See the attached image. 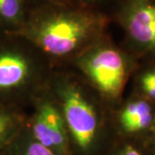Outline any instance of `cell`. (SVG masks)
<instances>
[{"instance_id": "cell-2", "label": "cell", "mask_w": 155, "mask_h": 155, "mask_svg": "<svg viewBox=\"0 0 155 155\" xmlns=\"http://www.w3.org/2000/svg\"><path fill=\"white\" fill-rule=\"evenodd\" d=\"M135 58L128 51L107 42L86 50L78 64L84 74L105 99H121L127 80L136 69Z\"/></svg>"}, {"instance_id": "cell-11", "label": "cell", "mask_w": 155, "mask_h": 155, "mask_svg": "<svg viewBox=\"0 0 155 155\" xmlns=\"http://www.w3.org/2000/svg\"><path fill=\"white\" fill-rule=\"evenodd\" d=\"M136 75L135 85L137 94L155 104V60H150Z\"/></svg>"}, {"instance_id": "cell-12", "label": "cell", "mask_w": 155, "mask_h": 155, "mask_svg": "<svg viewBox=\"0 0 155 155\" xmlns=\"http://www.w3.org/2000/svg\"><path fill=\"white\" fill-rule=\"evenodd\" d=\"M110 155H150L144 146L136 141L123 140Z\"/></svg>"}, {"instance_id": "cell-14", "label": "cell", "mask_w": 155, "mask_h": 155, "mask_svg": "<svg viewBox=\"0 0 155 155\" xmlns=\"http://www.w3.org/2000/svg\"><path fill=\"white\" fill-rule=\"evenodd\" d=\"M0 155H4V154H2V153H0Z\"/></svg>"}, {"instance_id": "cell-13", "label": "cell", "mask_w": 155, "mask_h": 155, "mask_svg": "<svg viewBox=\"0 0 155 155\" xmlns=\"http://www.w3.org/2000/svg\"><path fill=\"white\" fill-rule=\"evenodd\" d=\"M143 146L150 155H155V117L149 134L144 141Z\"/></svg>"}, {"instance_id": "cell-4", "label": "cell", "mask_w": 155, "mask_h": 155, "mask_svg": "<svg viewBox=\"0 0 155 155\" xmlns=\"http://www.w3.org/2000/svg\"><path fill=\"white\" fill-rule=\"evenodd\" d=\"M116 19L125 31L129 53L155 60V0H120Z\"/></svg>"}, {"instance_id": "cell-8", "label": "cell", "mask_w": 155, "mask_h": 155, "mask_svg": "<svg viewBox=\"0 0 155 155\" xmlns=\"http://www.w3.org/2000/svg\"><path fill=\"white\" fill-rule=\"evenodd\" d=\"M22 119L16 107L0 104V153L21 132Z\"/></svg>"}, {"instance_id": "cell-7", "label": "cell", "mask_w": 155, "mask_h": 155, "mask_svg": "<svg viewBox=\"0 0 155 155\" xmlns=\"http://www.w3.org/2000/svg\"><path fill=\"white\" fill-rule=\"evenodd\" d=\"M155 117V104L134 94L122 104L117 113V129L126 140L143 145Z\"/></svg>"}, {"instance_id": "cell-1", "label": "cell", "mask_w": 155, "mask_h": 155, "mask_svg": "<svg viewBox=\"0 0 155 155\" xmlns=\"http://www.w3.org/2000/svg\"><path fill=\"white\" fill-rule=\"evenodd\" d=\"M104 26V19L90 12L59 10L40 14L12 34L28 37L49 55L67 57L91 42Z\"/></svg>"}, {"instance_id": "cell-3", "label": "cell", "mask_w": 155, "mask_h": 155, "mask_svg": "<svg viewBox=\"0 0 155 155\" xmlns=\"http://www.w3.org/2000/svg\"><path fill=\"white\" fill-rule=\"evenodd\" d=\"M56 92L71 144L79 155H95L102 136V121L97 107L81 86L62 81Z\"/></svg>"}, {"instance_id": "cell-9", "label": "cell", "mask_w": 155, "mask_h": 155, "mask_svg": "<svg viewBox=\"0 0 155 155\" xmlns=\"http://www.w3.org/2000/svg\"><path fill=\"white\" fill-rule=\"evenodd\" d=\"M1 153L4 155H58L40 144L33 138L31 134L24 128Z\"/></svg>"}, {"instance_id": "cell-15", "label": "cell", "mask_w": 155, "mask_h": 155, "mask_svg": "<svg viewBox=\"0 0 155 155\" xmlns=\"http://www.w3.org/2000/svg\"><path fill=\"white\" fill-rule=\"evenodd\" d=\"M0 32H2V31H0Z\"/></svg>"}, {"instance_id": "cell-10", "label": "cell", "mask_w": 155, "mask_h": 155, "mask_svg": "<svg viewBox=\"0 0 155 155\" xmlns=\"http://www.w3.org/2000/svg\"><path fill=\"white\" fill-rule=\"evenodd\" d=\"M22 0H0V31H17L22 24Z\"/></svg>"}, {"instance_id": "cell-6", "label": "cell", "mask_w": 155, "mask_h": 155, "mask_svg": "<svg viewBox=\"0 0 155 155\" xmlns=\"http://www.w3.org/2000/svg\"><path fill=\"white\" fill-rule=\"evenodd\" d=\"M29 133L40 144L58 155H72V144L60 107L50 100L37 105Z\"/></svg>"}, {"instance_id": "cell-5", "label": "cell", "mask_w": 155, "mask_h": 155, "mask_svg": "<svg viewBox=\"0 0 155 155\" xmlns=\"http://www.w3.org/2000/svg\"><path fill=\"white\" fill-rule=\"evenodd\" d=\"M33 73V62L15 35L0 32V104L16 107V101Z\"/></svg>"}]
</instances>
